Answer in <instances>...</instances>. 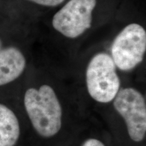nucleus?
<instances>
[{
	"label": "nucleus",
	"mask_w": 146,
	"mask_h": 146,
	"mask_svg": "<svg viewBox=\"0 0 146 146\" xmlns=\"http://www.w3.org/2000/svg\"><path fill=\"white\" fill-rule=\"evenodd\" d=\"M24 105L33 127L39 135L49 138L59 132L62 111L52 87L43 85L38 89H27Z\"/></svg>",
	"instance_id": "nucleus-1"
},
{
	"label": "nucleus",
	"mask_w": 146,
	"mask_h": 146,
	"mask_svg": "<svg viewBox=\"0 0 146 146\" xmlns=\"http://www.w3.org/2000/svg\"><path fill=\"white\" fill-rule=\"evenodd\" d=\"M82 146H105L102 141L96 139H87Z\"/></svg>",
	"instance_id": "nucleus-9"
},
{
	"label": "nucleus",
	"mask_w": 146,
	"mask_h": 146,
	"mask_svg": "<svg viewBox=\"0 0 146 146\" xmlns=\"http://www.w3.org/2000/svg\"><path fill=\"white\" fill-rule=\"evenodd\" d=\"M114 107L125 120L131 139L141 141L146 133V104L143 95L131 87L120 89L114 99Z\"/></svg>",
	"instance_id": "nucleus-4"
},
{
	"label": "nucleus",
	"mask_w": 146,
	"mask_h": 146,
	"mask_svg": "<svg viewBox=\"0 0 146 146\" xmlns=\"http://www.w3.org/2000/svg\"><path fill=\"white\" fill-rule=\"evenodd\" d=\"M86 82L89 94L96 101L108 103L114 99L120 81L110 55L100 53L93 57L87 66Z\"/></svg>",
	"instance_id": "nucleus-2"
},
{
	"label": "nucleus",
	"mask_w": 146,
	"mask_h": 146,
	"mask_svg": "<svg viewBox=\"0 0 146 146\" xmlns=\"http://www.w3.org/2000/svg\"><path fill=\"white\" fill-rule=\"evenodd\" d=\"M96 0H70L55 14L53 27L68 38L81 36L91 26Z\"/></svg>",
	"instance_id": "nucleus-5"
},
{
	"label": "nucleus",
	"mask_w": 146,
	"mask_h": 146,
	"mask_svg": "<svg viewBox=\"0 0 146 146\" xmlns=\"http://www.w3.org/2000/svg\"><path fill=\"white\" fill-rule=\"evenodd\" d=\"M20 135L21 128L15 113L0 104V146H15Z\"/></svg>",
	"instance_id": "nucleus-7"
},
{
	"label": "nucleus",
	"mask_w": 146,
	"mask_h": 146,
	"mask_svg": "<svg viewBox=\"0 0 146 146\" xmlns=\"http://www.w3.org/2000/svg\"><path fill=\"white\" fill-rule=\"evenodd\" d=\"M145 50V30L136 23L125 27L116 36L111 47L115 65L123 71L132 70L139 64Z\"/></svg>",
	"instance_id": "nucleus-3"
},
{
	"label": "nucleus",
	"mask_w": 146,
	"mask_h": 146,
	"mask_svg": "<svg viewBox=\"0 0 146 146\" xmlns=\"http://www.w3.org/2000/svg\"><path fill=\"white\" fill-rule=\"evenodd\" d=\"M28 1L35 3L36 4L43 5V6L54 7L60 5L64 0H28Z\"/></svg>",
	"instance_id": "nucleus-8"
},
{
	"label": "nucleus",
	"mask_w": 146,
	"mask_h": 146,
	"mask_svg": "<svg viewBox=\"0 0 146 146\" xmlns=\"http://www.w3.org/2000/svg\"><path fill=\"white\" fill-rule=\"evenodd\" d=\"M26 67V59L21 51L14 47L0 50V86L15 81Z\"/></svg>",
	"instance_id": "nucleus-6"
},
{
	"label": "nucleus",
	"mask_w": 146,
	"mask_h": 146,
	"mask_svg": "<svg viewBox=\"0 0 146 146\" xmlns=\"http://www.w3.org/2000/svg\"><path fill=\"white\" fill-rule=\"evenodd\" d=\"M0 48H1V41H0Z\"/></svg>",
	"instance_id": "nucleus-10"
}]
</instances>
